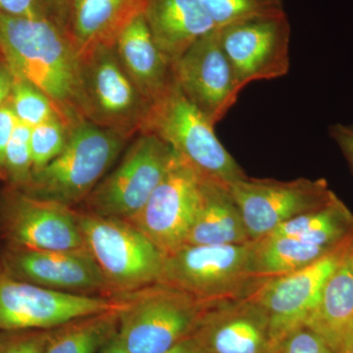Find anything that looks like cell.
I'll return each instance as SVG.
<instances>
[{"label": "cell", "mask_w": 353, "mask_h": 353, "mask_svg": "<svg viewBox=\"0 0 353 353\" xmlns=\"http://www.w3.org/2000/svg\"><path fill=\"white\" fill-rule=\"evenodd\" d=\"M0 54L14 73L50 97L69 125L87 119L81 55L54 23L0 13Z\"/></svg>", "instance_id": "obj_1"}, {"label": "cell", "mask_w": 353, "mask_h": 353, "mask_svg": "<svg viewBox=\"0 0 353 353\" xmlns=\"http://www.w3.org/2000/svg\"><path fill=\"white\" fill-rule=\"evenodd\" d=\"M131 138L83 119L53 161L32 175L23 192L76 208L99 185Z\"/></svg>", "instance_id": "obj_2"}, {"label": "cell", "mask_w": 353, "mask_h": 353, "mask_svg": "<svg viewBox=\"0 0 353 353\" xmlns=\"http://www.w3.org/2000/svg\"><path fill=\"white\" fill-rule=\"evenodd\" d=\"M255 263L254 241L245 245H185L165 255L158 283L208 304L248 296L263 281Z\"/></svg>", "instance_id": "obj_3"}, {"label": "cell", "mask_w": 353, "mask_h": 353, "mask_svg": "<svg viewBox=\"0 0 353 353\" xmlns=\"http://www.w3.org/2000/svg\"><path fill=\"white\" fill-rule=\"evenodd\" d=\"M214 126L176 87L152 104L145 129L164 141L201 178L231 185L245 171L216 137Z\"/></svg>", "instance_id": "obj_4"}, {"label": "cell", "mask_w": 353, "mask_h": 353, "mask_svg": "<svg viewBox=\"0 0 353 353\" xmlns=\"http://www.w3.org/2000/svg\"><path fill=\"white\" fill-rule=\"evenodd\" d=\"M126 296L118 336L129 353L169 352L194 334L212 305L158 282Z\"/></svg>", "instance_id": "obj_5"}, {"label": "cell", "mask_w": 353, "mask_h": 353, "mask_svg": "<svg viewBox=\"0 0 353 353\" xmlns=\"http://www.w3.org/2000/svg\"><path fill=\"white\" fill-rule=\"evenodd\" d=\"M85 250L117 296L157 283L164 253L127 220L75 208Z\"/></svg>", "instance_id": "obj_6"}, {"label": "cell", "mask_w": 353, "mask_h": 353, "mask_svg": "<svg viewBox=\"0 0 353 353\" xmlns=\"http://www.w3.org/2000/svg\"><path fill=\"white\" fill-rule=\"evenodd\" d=\"M173 150L152 132H141L120 163L88 194L78 209L105 217L129 220L145 205L175 163Z\"/></svg>", "instance_id": "obj_7"}, {"label": "cell", "mask_w": 353, "mask_h": 353, "mask_svg": "<svg viewBox=\"0 0 353 353\" xmlns=\"http://www.w3.org/2000/svg\"><path fill=\"white\" fill-rule=\"evenodd\" d=\"M81 75L88 120L131 139L143 131L152 103L128 75L114 46L82 53Z\"/></svg>", "instance_id": "obj_8"}, {"label": "cell", "mask_w": 353, "mask_h": 353, "mask_svg": "<svg viewBox=\"0 0 353 353\" xmlns=\"http://www.w3.org/2000/svg\"><path fill=\"white\" fill-rule=\"evenodd\" d=\"M126 294L83 296L31 284L7 270L0 257V332L51 330L85 316L119 310Z\"/></svg>", "instance_id": "obj_9"}, {"label": "cell", "mask_w": 353, "mask_h": 353, "mask_svg": "<svg viewBox=\"0 0 353 353\" xmlns=\"http://www.w3.org/2000/svg\"><path fill=\"white\" fill-rule=\"evenodd\" d=\"M0 245L39 250L85 248L75 208L7 185L0 189Z\"/></svg>", "instance_id": "obj_10"}, {"label": "cell", "mask_w": 353, "mask_h": 353, "mask_svg": "<svg viewBox=\"0 0 353 353\" xmlns=\"http://www.w3.org/2000/svg\"><path fill=\"white\" fill-rule=\"evenodd\" d=\"M228 187L252 241L262 240L288 221L321 208L336 196L325 179L283 182L246 176Z\"/></svg>", "instance_id": "obj_11"}, {"label": "cell", "mask_w": 353, "mask_h": 353, "mask_svg": "<svg viewBox=\"0 0 353 353\" xmlns=\"http://www.w3.org/2000/svg\"><path fill=\"white\" fill-rule=\"evenodd\" d=\"M218 31L241 90L248 83L289 73L292 30L285 11L240 21Z\"/></svg>", "instance_id": "obj_12"}, {"label": "cell", "mask_w": 353, "mask_h": 353, "mask_svg": "<svg viewBox=\"0 0 353 353\" xmlns=\"http://www.w3.org/2000/svg\"><path fill=\"white\" fill-rule=\"evenodd\" d=\"M352 248L353 234L321 259L266 279L255 290V299L268 315L272 336L278 347L288 334L305 325L319 303L325 285Z\"/></svg>", "instance_id": "obj_13"}, {"label": "cell", "mask_w": 353, "mask_h": 353, "mask_svg": "<svg viewBox=\"0 0 353 353\" xmlns=\"http://www.w3.org/2000/svg\"><path fill=\"white\" fill-rule=\"evenodd\" d=\"M201 176L176 157L145 205L128 222L164 253L185 243L201 199Z\"/></svg>", "instance_id": "obj_14"}, {"label": "cell", "mask_w": 353, "mask_h": 353, "mask_svg": "<svg viewBox=\"0 0 353 353\" xmlns=\"http://www.w3.org/2000/svg\"><path fill=\"white\" fill-rule=\"evenodd\" d=\"M172 69L176 87L213 125L238 101L241 88L223 50L218 29L192 44Z\"/></svg>", "instance_id": "obj_15"}, {"label": "cell", "mask_w": 353, "mask_h": 353, "mask_svg": "<svg viewBox=\"0 0 353 353\" xmlns=\"http://www.w3.org/2000/svg\"><path fill=\"white\" fill-rule=\"evenodd\" d=\"M0 257L15 277L57 292L117 296L87 250H39L0 245Z\"/></svg>", "instance_id": "obj_16"}, {"label": "cell", "mask_w": 353, "mask_h": 353, "mask_svg": "<svg viewBox=\"0 0 353 353\" xmlns=\"http://www.w3.org/2000/svg\"><path fill=\"white\" fill-rule=\"evenodd\" d=\"M254 292L209 306L190 336L197 353L277 352L268 315Z\"/></svg>", "instance_id": "obj_17"}, {"label": "cell", "mask_w": 353, "mask_h": 353, "mask_svg": "<svg viewBox=\"0 0 353 353\" xmlns=\"http://www.w3.org/2000/svg\"><path fill=\"white\" fill-rule=\"evenodd\" d=\"M143 14L153 41L172 64L217 29L201 0H146Z\"/></svg>", "instance_id": "obj_18"}, {"label": "cell", "mask_w": 353, "mask_h": 353, "mask_svg": "<svg viewBox=\"0 0 353 353\" xmlns=\"http://www.w3.org/2000/svg\"><path fill=\"white\" fill-rule=\"evenodd\" d=\"M114 48L128 75L152 104L175 83L171 61L153 41L143 13L122 30Z\"/></svg>", "instance_id": "obj_19"}, {"label": "cell", "mask_w": 353, "mask_h": 353, "mask_svg": "<svg viewBox=\"0 0 353 353\" xmlns=\"http://www.w3.org/2000/svg\"><path fill=\"white\" fill-rule=\"evenodd\" d=\"M201 179V204L185 245H245L252 241L229 187Z\"/></svg>", "instance_id": "obj_20"}, {"label": "cell", "mask_w": 353, "mask_h": 353, "mask_svg": "<svg viewBox=\"0 0 353 353\" xmlns=\"http://www.w3.org/2000/svg\"><path fill=\"white\" fill-rule=\"evenodd\" d=\"M146 0H75L66 34L79 54L114 46L122 30L143 13Z\"/></svg>", "instance_id": "obj_21"}, {"label": "cell", "mask_w": 353, "mask_h": 353, "mask_svg": "<svg viewBox=\"0 0 353 353\" xmlns=\"http://www.w3.org/2000/svg\"><path fill=\"white\" fill-rule=\"evenodd\" d=\"M353 325V248L325 285L319 303L304 326L339 353Z\"/></svg>", "instance_id": "obj_22"}, {"label": "cell", "mask_w": 353, "mask_h": 353, "mask_svg": "<svg viewBox=\"0 0 353 353\" xmlns=\"http://www.w3.org/2000/svg\"><path fill=\"white\" fill-rule=\"evenodd\" d=\"M352 234L353 213L336 194L325 205L292 218L265 238L288 236L334 248Z\"/></svg>", "instance_id": "obj_23"}, {"label": "cell", "mask_w": 353, "mask_h": 353, "mask_svg": "<svg viewBox=\"0 0 353 353\" xmlns=\"http://www.w3.org/2000/svg\"><path fill=\"white\" fill-rule=\"evenodd\" d=\"M122 309L85 316L50 330L46 353L101 352L118 334Z\"/></svg>", "instance_id": "obj_24"}, {"label": "cell", "mask_w": 353, "mask_h": 353, "mask_svg": "<svg viewBox=\"0 0 353 353\" xmlns=\"http://www.w3.org/2000/svg\"><path fill=\"white\" fill-rule=\"evenodd\" d=\"M338 248L315 245L288 236H267L254 241L255 263L259 275L268 279L307 266Z\"/></svg>", "instance_id": "obj_25"}, {"label": "cell", "mask_w": 353, "mask_h": 353, "mask_svg": "<svg viewBox=\"0 0 353 353\" xmlns=\"http://www.w3.org/2000/svg\"><path fill=\"white\" fill-rule=\"evenodd\" d=\"M12 73V88L8 101L19 122L32 128L59 116L52 101L43 90L22 76L13 71Z\"/></svg>", "instance_id": "obj_26"}, {"label": "cell", "mask_w": 353, "mask_h": 353, "mask_svg": "<svg viewBox=\"0 0 353 353\" xmlns=\"http://www.w3.org/2000/svg\"><path fill=\"white\" fill-rule=\"evenodd\" d=\"M31 131L32 128L18 121L4 159L2 182L21 190L28 187L32 176Z\"/></svg>", "instance_id": "obj_27"}, {"label": "cell", "mask_w": 353, "mask_h": 353, "mask_svg": "<svg viewBox=\"0 0 353 353\" xmlns=\"http://www.w3.org/2000/svg\"><path fill=\"white\" fill-rule=\"evenodd\" d=\"M71 128V125L59 116L32 128V175L43 170L63 152L68 143Z\"/></svg>", "instance_id": "obj_28"}, {"label": "cell", "mask_w": 353, "mask_h": 353, "mask_svg": "<svg viewBox=\"0 0 353 353\" xmlns=\"http://www.w3.org/2000/svg\"><path fill=\"white\" fill-rule=\"evenodd\" d=\"M217 29L285 11L284 0H201Z\"/></svg>", "instance_id": "obj_29"}, {"label": "cell", "mask_w": 353, "mask_h": 353, "mask_svg": "<svg viewBox=\"0 0 353 353\" xmlns=\"http://www.w3.org/2000/svg\"><path fill=\"white\" fill-rule=\"evenodd\" d=\"M276 353H336L319 334L299 327L281 341Z\"/></svg>", "instance_id": "obj_30"}, {"label": "cell", "mask_w": 353, "mask_h": 353, "mask_svg": "<svg viewBox=\"0 0 353 353\" xmlns=\"http://www.w3.org/2000/svg\"><path fill=\"white\" fill-rule=\"evenodd\" d=\"M50 330L8 332L3 353H46Z\"/></svg>", "instance_id": "obj_31"}, {"label": "cell", "mask_w": 353, "mask_h": 353, "mask_svg": "<svg viewBox=\"0 0 353 353\" xmlns=\"http://www.w3.org/2000/svg\"><path fill=\"white\" fill-rule=\"evenodd\" d=\"M18 119L10 103L7 101L0 108V181L3 178L4 159L9 141L12 138Z\"/></svg>", "instance_id": "obj_32"}, {"label": "cell", "mask_w": 353, "mask_h": 353, "mask_svg": "<svg viewBox=\"0 0 353 353\" xmlns=\"http://www.w3.org/2000/svg\"><path fill=\"white\" fill-rule=\"evenodd\" d=\"M0 13L16 17L48 18L41 0H0Z\"/></svg>", "instance_id": "obj_33"}, {"label": "cell", "mask_w": 353, "mask_h": 353, "mask_svg": "<svg viewBox=\"0 0 353 353\" xmlns=\"http://www.w3.org/2000/svg\"><path fill=\"white\" fill-rule=\"evenodd\" d=\"M74 1L75 0H41V3L48 19L66 32Z\"/></svg>", "instance_id": "obj_34"}, {"label": "cell", "mask_w": 353, "mask_h": 353, "mask_svg": "<svg viewBox=\"0 0 353 353\" xmlns=\"http://www.w3.org/2000/svg\"><path fill=\"white\" fill-rule=\"evenodd\" d=\"M329 132L353 173V124L333 125L330 127Z\"/></svg>", "instance_id": "obj_35"}, {"label": "cell", "mask_w": 353, "mask_h": 353, "mask_svg": "<svg viewBox=\"0 0 353 353\" xmlns=\"http://www.w3.org/2000/svg\"><path fill=\"white\" fill-rule=\"evenodd\" d=\"M13 73L6 60L0 54V108L8 101L12 88Z\"/></svg>", "instance_id": "obj_36"}, {"label": "cell", "mask_w": 353, "mask_h": 353, "mask_svg": "<svg viewBox=\"0 0 353 353\" xmlns=\"http://www.w3.org/2000/svg\"><path fill=\"white\" fill-rule=\"evenodd\" d=\"M165 353H197L196 345H194L192 339L188 338L185 341H181L180 343Z\"/></svg>", "instance_id": "obj_37"}, {"label": "cell", "mask_w": 353, "mask_h": 353, "mask_svg": "<svg viewBox=\"0 0 353 353\" xmlns=\"http://www.w3.org/2000/svg\"><path fill=\"white\" fill-rule=\"evenodd\" d=\"M99 353H129L127 352L126 348L124 347L123 343H121L118 334L111 340L110 343L106 345L103 350Z\"/></svg>", "instance_id": "obj_38"}, {"label": "cell", "mask_w": 353, "mask_h": 353, "mask_svg": "<svg viewBox=\"0 0 353 353\" xmlns=\"http://www.w3.org/2000/svg\"><path fill=\"white\" fill-rule=\"evenodd\" d=\"M339 353H353V325L345 336Z\"/></svg>", "instance_id": "obj_39"}, {"label": "cell", "mask_w": 353, "mask_h": 353, "mask_svg": "<svg viewBox=\"0 0 353 353\" xmlns=\"http://www.w3.org/2000/svg\"><path fill=\"white\" fill-rule=\"evenodd\" d=\"M7 336L8 332H0V353H3L4 347H6Z\"/></svg>", "instance_id": "obj_40"}]
</instances>
